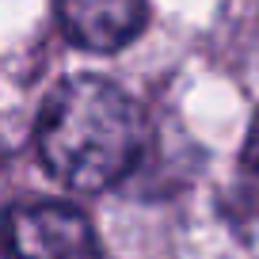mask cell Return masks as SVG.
Segmentation results:
<instances>
[{
    "label": "cell",
    "mask_w": 259,
    "mask_h": 259,
    "mask_svg": "<svg viewBox=\"0 0 259 259\" xmlns=\"http://www.w3.org/2000/svg\"><path fill=\"white\" fill-rule=\"evenodd\" d=\"M57 23L88 54H114L145 27V0H57Z\"/></svg>",
    "instance_id": "cell-3"
},
{
    "label": "cell",
    "mask_w": 259,
    "mask_h": 259,
    "mask_svg": "<svg viewBox=\"0 0 259 259\" xmlns=\"http://www.w3.org/2000/svg\"><path fill=\"white\" fill-rule=\"evenodd\" d=\"M138 103L103 76L61 80L38 114V156L57 183L107 191L134 171L141 156Z\"/></svg>",
    "instance_id": "cell-1"
},
{
    "label": "cell",
    "mask_w": 259,
    "mask_h": 259,
    "mask_svg": "<svg viewBox=\"0 0 259 259\" xmlns=\"http://www.w3.org/2000/svg\"><path fill=\"white\" fill-rule=\"evenodd\" d=\"M8 240L16 259H107L80 210L65 202H34L12 213Z\"/></svg>",
    "instance_id": "cell-2"
},
{
    "label": "cell",
    "mask_w": 259,
    "mask_h": 259,
    "mask_svg": "<svg viewBox=\"0 0 259 259\" xmlns=\"http://www.w3.org/2000/svg\"><path fill=\"white\" fill-rule=\"evenodd\" d=\"M229 225L259 255V118L244 145L240 179L233 183V194H229Z\"/></svg>",
    "instance_id": "cell-4"
}]
</instances>
